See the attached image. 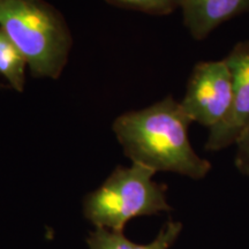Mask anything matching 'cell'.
Masks as SVG:
<instances>
[{
  "mask_svg": "<svg viewBox=\"0 0 249 249\" xmlns=\"http://www.w3.org/2000/svg\"><path fill=\"white\" fill-rule=\"evenodd\" d=\"M191 124L180 102L169 96L142 110L121 114L112 128L132 163L156 173L201 180L210 172L211 163L193 149L188 138Z\"/></svg>",
  "mask_w": 249,
  "mask_h": 249,
  "instance_id": "obj_1",
  "label": "cell"
},
{
  "mask_svg": "<svg viewBox=\"0 0 249 249\" xmlns=\"http://www.w3.org/2000/svg\"><path fill=\"white\" fill-rule=\"evenodd\" d=\"M0 28L27 58L31 75L57 80L73 38L62 14L45 0H0Z\"/></svg>",
  "mask_w": 249,
  "mask_h": 249,
  "instance_id": "obj_2",
  "label": "cell"
},
{
  "mask_svg": "<svg viewBox=\"0 0 249 249\" xmlns=\"http://www.w3.org/2000/svg\"><path fill=\"white\" fill-rule=\"evenodd\" d=\"M155 171L132 163L118 166L83 200L85 217L95 227L124 232L133 218L169 213L166 186L154 180Z\"/></svg>",
  "mask_w": 249,
  "mask_h": 249,
  "instance_id": "obj_3",
  "label": "cell"
},
{
  "mask_svg": "<svg viewBox=\"0 0 249 249\" xmlns=\"http://www.w3.org/2000/svg\"><path fill=\"white\" fill-rule=\"evenodd\" d=\"M232 98V73L224 58L195 65L180 104L192 123L211 129L229 114Z\"/></svg>",
  "mask_w": 249,
  "mask_h": 249,
  "instance_id": "obj_4",
  "label": "cell"
},
{
  "mask_svg": "<svg viewBox=\"0 0 249 249\" xmlns=\"http://www.w3.org/2000/svg\"><path fill=\"white\" fill-rule=\"evenodd\" d=\"M225 60L232 73V105L225 119L209 129L205 142L208 151H219L235 145L249 127V39L236 43Z\"/></svg>",
  "mask_w": 249,
  "mask_h": 249,
  "instance_id": "obj_5",
  "label": "cell"
},
{
  "mask_svg": "<svg viewBox=\"0 0 249 249\" xmlns=\"http://www.w3.org/2000/svg\"><path fill=\"white\" fill-rule=\"evenodd\" d=\"M179 8L189 34L202 40L226 21L249 12V0H179Z\"/></svg>",
  "mask_w": 249,
  "mask_h": 249,
  "instance_id": "obj_6",
  "label": "cell"
},
{
  "mask_svg": "<svg viewBox=\"0 0 249 249\" xmlns=\"http://www.w3.org/2000/svg\"><path fill=\"white\" fill-rule=\"evenodd\" d=\"M182 224L177 220H169L151 242L145 245L135 244L124 235V232L96 227L90 233L87 244L89 249H170L179 238Z\"/></svg>",
  "mask_w": 249,
  "mask_h": 249,
  "instance_id": "obj_7",
  "label": "cell"
},
{
  "mask_svg": "<svg viewBox=\"0 0 249 249\" xmlns=\"http://www.w3.org/2000/svg\"><path fill=\"white\" fill-rule=\"evenodd\" d=\"M27 67V58L0 28V74L18 92H22L26 86Z\"/></svg>",
  "mask_w": 249,
  "mask_h": 249,
  "instance_id": "obj_8",
  "label": "cell"
},
{
  "mask_svg": "<svg viewBox=\"0 0 249 249\" xmlns=\"http://www.w3.org/2000/svg\"><path fill=\"white\" fill-rule=\"evenodd\" d=\"M117 7L150 15H169L179 8V0H107Z\"/></svg>",
  "mask_w": 249,
  "mask_h": 249,
  "instance_id": "obj_9",
  "label": "cell"
},
{
  "mask_svg": "<svg viewBox=\"0 0 249 249\" xmlns=\"http://www.w3.org/2000/svg\"><path fill=\"white\" fill-rule=\"evenodd\" d=\"M234 165L242 176L249 178V127L235 143Z\"/></svg>",
  "mask_w": 249,
  "mask_h": 249,
  "instance_id": "obj_10",
  "label": "cell"
}]
</instances>
